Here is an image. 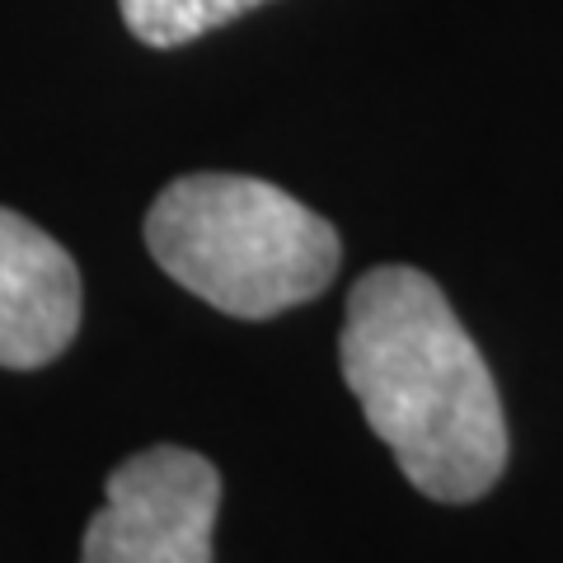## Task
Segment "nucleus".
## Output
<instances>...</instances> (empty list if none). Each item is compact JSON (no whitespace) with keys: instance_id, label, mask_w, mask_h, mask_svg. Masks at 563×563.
<instances>
[{"instance_id":"nucleus-1","label":"nucleus","mask_w":563,"mask_h":563,"mask_svg":"<svg viewBox=\"0 0 563 563\" xmlns=\"http://www.w3.org/2000/svg\"><path fill=\"white\" fill-rule=\"evenodd\" d=\"M343 380L422 498L474 503L507 470V418L484 352L442 287L385 263L347 291Z\"/></svg>"},{"instance_id":"nucleus-4","label":"nucleus","mask_w":563,"mask_h":563,"mask_svg":"<svg viewBox=\"0 0 563 563\" xmlns=\"http://www.w3.org/2000/svg\"><path fill=\"white\" fill-rule=\"evenodd\" d=\"M80 329V273L29 217L0 207V366L57 362Z\"/></svg>"},{"instance_id":"nucleus-2","label":"nucleus","mask_w":563,"mask_h":563,"mask_svg":"<svg viewBox=\"0 0 563 563\" xmlns=\"http://www.w3.org/2000/svg\"><path fill=\"white\" fill-rule=\"evenodd\" d=\"M146 244L184 291L235 320L314 301L339 273V231L250 174H184L146 211Z\"/></svg>"},{"instance_id":"nucleus-5","label":"nucleus","mask_w":563,"mask_h":563,"mask_svg":"<svg viewBox=\"0 0 563 563\" xmlns=\"http://www.w3.org/2000/svg\"><path fill=\"white\" fill-rule=\"evenodd\" d=\"M118 5L132 38H141L146 47H184L211 29L240 20L244 10L263 5V0H118Z\"/></svg>"},{"instance_id":"nucleus-3","label":"nucleus","mask_w":563,"mask_h":563,"mask_svg":"<svg viewBox=\"0 0 563 563\" xmlns=\"http://www.w3.org/2000/svg\"><path fill=\"white\" fill-rule=\"evenodd\" d=\"M221 474L188 446L128 455L103 484L80 563H211Z\"/></svg>"}]
</instances>
